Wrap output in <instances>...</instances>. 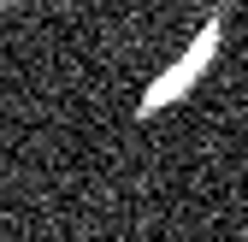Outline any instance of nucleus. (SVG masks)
Listing matches in <instances>:
<instances>
[{"label":"nucleus","mask_w":248,"mask_h":242,"mask_svg":"<svg viewBox=\"0 0 248 242\" xmlns=\"http://www.w3.org/2000/svg\"><path fill=\"white\" fill-rule=\"evenodd\" d=\"M219 42H225V18H207V30L189 42V53H183V59H177V65H171L160 83H148V89H142V106H136V118H154L160 106H171V101H183V95H189V89H195V77L213 65Z\"/></svg>","instance_id":"obj_1"}]
</instances>
